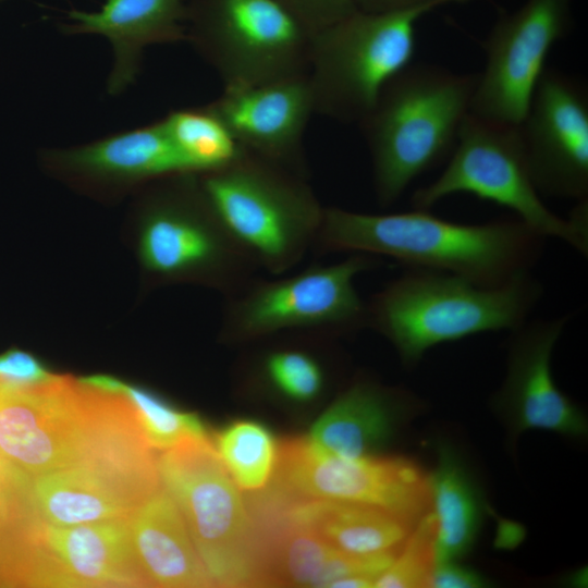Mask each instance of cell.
Returning a JSON list of instances; mask_svg holds the SVG:
<instances>
[{
	"label": "cell",
	"mask_w": 588,
	"mask_h": 588,
	"mask_svg": "<svg viewBox=\"0 0 588 588\" xmlns=\"http://www.w3.org/2000/svg\"><path fill=\"white\" fill-rule=\"evenodd\" d=\"M0 471H9V470H7V469H3V468H0Z\"/></svg>",
	"instance_id": "74e56055"
},
{
	"label": "cell",
	"mask_w": 588,
	"mask_h": 588,
	"mask_svg": "<svg viewBox=\"0 0 588 588\" xmlns=\"http://www.w3.org/2000/svg\"><path fill=\"white\" fill-rule=\"evenodd\" d=\"M196 173H176L154 195L142 224L144 265L169 278L198 277L228 295L258 267L229 233Z\"/></svg>",
	"instance_id": "8fae6325"
},
{
	"label": "cell",
	"mask_w": 588,
	"mask_h": 588,
	"mask_svg": "<svg viewBox=\"0 0 588 588\" xmlns=\"http://www.w3.org/2000/svg\"><path fill=\"white\" fill-rule=\"evenodd\" d=\"M457 193L509 208L544 238L561 240L583 256L588 254V199L577 201L567 218L547 207L531 180L519 125L468 112L444 170L413 193L412 207L430 210Z\"/></svg>",
	"instance_id": "52a82bcc"
},
{
	"label": "cell",
	"mask_w": 588,
	"mask_h": 588,
	"mask_svg": "<svg viewBox=\"0 0 588 588\" xmlns=\"http://www.w3.org/2000/svg\"><path fill=\"white\" fill-rule=\"evenodd\" d=\"M546 240L518 218L461 223L425 209L375 215L324 207L314 247L389 257L408 268L500 286L531 272Z\"/></svg>",
	"instance_id": "7a4b0ae2"
},
{
	"label": "cell",
	"mask_w": 588,
	"mask_h": 588,
	"mask_svg": "<svg viewBox=\"0 0 588 588\" xmlns=\"http://www.w3.org/2000/svg\"><path fill=\"white\" fill-rule=\"evenodd\" d=\"M245 499L257 536L259 587H331L350 576L377 580L396 556L335 549L287 514L283 493L271 483Z\"/></svg>",
	"instance_id": "9a60e30c"
},
{
	"label": "cell",
	"mask_w": 588,
	"mask_h": 588,
	"mask_svg": "<svg viewBox=\"0 0 588 588\" xmlns=\"http://www.w3.org/2000/svg\"><path fill=\"white\" fill-rule=\"evenodd\" d=\"M207 106L243 149L307 176L303 138L315 113L308 74L224 87Z\"/></svg>",
	"instance_id": "d6986e66"
},
{
	"label": "cell",
	"mask_w": 588,
	"mask_h": 588,
	"mask_svg": "<svg viewBox=\"0 0 588 588\" xmlns=\"http://www.w3.org/2000/svg\"><path fill=\"white\" fill-rule=\"evenodd\" d=\"M259 369L269 389L295 403L315 401L323 393L328 381L320 359L311 352L295 346L275 347L266 352Z\"/></svg>",
	"instance_id": "f1b7e54d"
},
{
	"label": "cell",
	"mask_w": 588,
	"mask_h": 588,
	"mask_svg": "<svg viewBox=\"0 0 588 588\" xmlns=\"http://www.w3.org/2000/svg\"><path fill=\"white\" fill-rule=\"evenodd\" d=\"M571 25V0H526L517 10L503 14L485 40V70L478 74L469 112L488 121L519 125L550 50Z\"/></svg>",
	"instance_id": "4fadbf2b"
},
{
	"label": "cell",
	"mask_w": 588,
	"mask_h": 588,
	"mask_svg": "<svg viewBox=\"0 0 588 588\" xmlns=\"http://www.w3.org/2000/svg\"><path fill=\"white\" fill-rule=\"evenodd\" d=\"M0 468L7 469V470L10 471V469L7 467V465L4 464L3 460L1 458V456H0Z\"/></svg>",
	"instance_id": "8d00e7d4"
},
{
	"label": "cell",
	"mask_w": 588,
	"mask_h": 588,
	"mask_svg": "<svg viewBox=\"0 0 588 588\" xmlns=\"http://www.w3.org/2000/svg\"><path fill=\"white\" fill-rule=\"evenodd\" d=\"M539 194L588 199V96L575 78L546 69L519 124Z\"/></svg>",
	"instance_id": "5bb4252c"
},
{
	"label": "cell",
	"mask_w": 588,
	"mask_h": 588,
	"mask_svg": "<svg viewBox=\"0 0 588 588\" xmlns=\"http://www.w3.org/2000/svg\"><path fill=\"white\" fill-rule=\"evenodd\" d=\"M375 256L352 253L331 265H311L277 279L252 278L229 294L223 334L254 341L283 332L347 333L367 326V304L355 286Z\"/></svg>",
	"instance_id": "30bf717a"
},
{
	"label": "cell",
	"mask_w": 588,
	"mask_h": 588,
	"mask_svg": "<svg viewBox=\"0 0 588 588\" xmlns=\"http://www.w3.org/2000/svg\"><path fill=\"white\" fill-rule=\"evenodd\" d=\"M189 0H106L98 11L71 10L61 26L68 35L103 36L113 52L107 93L119 96L137 78L150 45L186 40Z\"/></svg>",
	"instance_id": "ffe728a7"
},
{
	"label": "cell",
	"mask_w": 588,
	"mask_h": 588,
	"mask_svg": "<svg viewBox=\"0 0 588 588\" xmlns=\"http://www.w3.org/2000/svg\"><path fill=\"white\" fill-rule=\"evenodd\" d=\"M436 564V525L429 512L415 525L391 565L377 578L375 587H431Z\"/></svg>",
	"instance_id": "f546056e"
},
{
	"label": "cell",
	"mask_w": 588,
	"mask_h": 588,
	"mask_svg": "<svg viewBox=\"0 0 588 588\" xmlns=\"http://www.w3.org/2000/svg\"><path fill=\"white\" fill-rule=\"evenodd\" d=\"M524 528L522 525L500 519L497 527L494 544L498 549H514L524 539Z\"/></svg>",
	"instance_id": "d590c367"
},
{
	"label": "cell",
	"mask_w": 588,
	"mask_h": 588,
	"mask_svg": "<svg viewBox=\"0 0 588 588\" xmlns=\"http://www.w3.org/2000/svg\"><path fill=\"white\" fill-rule=\"evenodd\" d=\"M132 542L151 587H216L168 491L160 486L128 516Z\"/></svg>",
	"instance_id": "7402d4cb"
},
{
	"label": "cell",
	"mask_w": 588,
	"mask_h": 588,
	"mask_svg": "<svg viewBox=\"0 0 588 588\" xmlns=\"http://www.w3.org/2000/svg\"><path fill=\"white\" fill-rule=\"evenodd\" d=\"M486 585L487 581L477 572L454 561L438 562L431 579V587L437 588H478Z\"/></svg>",
	"instance_id": "836d02e7"
},
{
	"label": "cell",
	"mask_w": 588,
	"mask_h": 588,
	"mask_svg": "<svg viewBox=\"0 0 588 588\" xmlns=\"http://www.w3.org/2000/svg\"><path fill=\"white\" fill-rule=\"evenodd\" d=\"M271 482L295 497L370 505L413 524L431 509L430 478L417 464L402 457H341L302 437L279 444Z\"/></svg>",
	"instance_id": "7c38bea8"
},
{
	"label": "cell",
	"mask_w": 588,
	"mask_h": 588,
	"mask_svg": "<svg viewBox=\"0 0 588 588\" xmlns=\"http://www.w3.org/2000/svg\"><path fill=\"white\" fill-rule=\"evenodd\" d=\"M477 81L478 74L409 63L384 85L358 123L381 207L394 204L417 176L451 156Z\"/></svg>",
	"instance_id": "277c9868"
},
{
	"label": "cell",
	"mask_w": 588,
	"mask_h": 588,
	"mask_svg": "<svg viewBox=\"0 0 588 588\" xmlns=\"http://www.w3.org/2000/svg\"><path fill=\"white\" fill-rule=\"evenodd\" d=\"M36 587H151L127 517L61 526L33 515Z\"/></svg>",
	"instance_id": "e0dca14e"
},
{
	"label": "cell",
	"mask_w": 588,
	"mask_h": 588,
	"mask_svg": "<svg viewBox=\"0 0 588 588\" xmlns=\"http://www.w3.org/2000/svg\"><path fill=\"white\" fill-rule=\"evenodd\" d=\"M542 294L531 272L500 286H482L449 272L408 268L366 303L367 326L412 365L438 344L515 330L528 320Z\"/></svg>",
	"instance_id": "3957f363"
},
{
	"label": "cell",
	"mask_w": 588,
	"mask_h": 588,
	"mask_svg": "<svg viewBox=\"0 0 588 588\" xmlns=\"http://www.w3.org/2000/svg\"><path fill=\"white\" fill-rule=\"evenodd\" d=\"M0 1H2V0H0Z\"/></svg>",
	"instance_id": "f35d334b"
},
{
	"label": "cell",
	"mask_w": 588,
	"mask_h": 588,
	"mask_svg": "<svg viewBox=\"0 0 588 588\" xmlns=\"http://www.w3.org/2000/svg\"><path fill=\"white\" fill-rule=\"evenodd\" d=\"M429 478L437 563L455 561L476 539L481 516L480 499L462 464L445 450L440 453L436 471Z\"/></svg>",
	"instance_id": "d4e9b609"
},
{
	"label": "cell",
	"mask_w": 588,
	"mask_h": 588,
	"mask_svg": "<svg viewBox=\"0 0 588 588\" xmlns=\"http://www.w3.org/2000/svg\"><path fill=\"white\" fill-rule=\"evenodd\" d=\"M568 320L569 315L527 320L512 331L506 376L494 402L515 434L527 429L572 437L586 432L583 412L551 371L552 351Z\"/></svg>",
	"instance_id": "ac0fdd59"
},
{
	"label": "cell",
	"mask_w": 588,
	"mask_h": 588,
	"mask_svg": "<svg viewBox=\"0 0 588 588\" xmlns=\"http://www.w3.org/2000/svg\"><path fill=\"white\" fill-rule=\"evenodd\" d=\"M213 446L240 490L256 492L272 480L279 456V444L261 422L238 419L219 430Z\"/></svg>",
	"instance_id": "484cf974"
},
{
	"label": "cell",
	"mask_w": 588,
	"mask_h": 588,
	"mask_svg": "<svg viewBox=\"0 0 588 588\" xmlns=\"http://www.w3.org/2000/svg\"><path fill=\"white\" fill-rule=\"evenodd\" d=\"M310 33L350 15L358 8L355 0H277Z\"/></svg>",
	"instance_id": "4dcf8cb0"
},
{
	"label": "cell",
	"mask_w": 588,
	"mask_h": 588,
	"mask_svg": "<svg viewBox=\"0 0 588 588\" xmlns=\"http://www.w3.org/2000/svg\"><path fill=\"white\" fill-rule=\"evenodd\" d=\"M199 175L220 220L258 269L282 275L314 247L324 207L307 176L245 149Z\"/></svg>",
	"instance_id": "5b68a950"
},
{
	"label": "cell",
	"mask_w": 588,
	"mask_h": 588,
	"mask_svg": "<svg viewBox=\"0 0 588 588\" xmlns=\"http://www.w3.org/2000/svg\"><path fill=\"white\" fill-rule=\"evenodd\" d=\"M81 380L103 391L123 395L135 409L140 428L154 450L163 452L187 438L208 436L197 414L181 412L143 388L103 375Z\"/></svg>",
	"instance_id": "83f0119b"
},
{
	"label": "cell",
	"mask_w": 588,
	"mask_h": 588,
	"mask_svg": "<svg viewBox=\"0 0 588 588\" xmlns=\"http://www.w3.org/2000/svg\"><path fill=\"white\" fill-rule=\"evenodd\" d=\"M161 122L192 173L219 168L243 150L208 106L174 110Z\"/></svg>",
	"instance_id": "4316f807"
},
{
	"label": "cell",
	"mask_w": 588,
	"mask_h": 588,
	"mask_svg": "<svg viewBox=\"0 0 588 588\" xmlns=\"http://www.w3.org/2000/svg\"><path fill=\"white\" fill-rule=\"evenodd\" d=\"M156 460L88 463L27 479V505L61 526L127 517L161 486Z\"/></svg>",
	"instance_id": "2e32d148"
},
{
	"label": "cell",
	"mask_w": 588,
	"mask_h": 588,
	"mask_svg": "<svg viewBox=\"0 0 588 588\" xmlns=\"http://www.w3.org/2000/svg\"><path fill=\"white\" fill-rule=\"evenodd\" d=\"M436 1H442L450 4L454 2L462 3L469 0H355V3L357 8L363 11L383 12L414 8Z\"/></svg>",
	"instance_id": "e575fe53"
},
{
	"label": "cell",
	"mask_w": 588,
	"mask_h": 588,
	"mask_svg": "<svg viewBox=\"0 0 588 588\" xmlns=\"http://www.w3.org/2000/svg\"><path fill=\"white\" fill-rule=\"evenodd\" d=\"M404 396L360 380L347 388L314 422L308 440L332 455H373L392 434L394 416Z\"/></svg>",
	"instance_id": "cb8c5ba5"
},
{
	"label": "cell",
	"mask_w": 588,
	"mask_h": 588,
	"mask_svg": "<svg viewBox=\"0 0 588 588\" xmlns=\"http://www.w3.org/2000/svg\"><path fill=\"white\" fill-rule=\"evenodd\" d=\"M0 456L30 479L96 462L155 458L132 404L70 376L34 385L0 381Z\"/></svg>",
	"instance_id": "6da1fadb"
},
{
	"label": "cell",
	"mask_w": 588,
	"mask_h": 588,
	"mask_svg": "<svg viewBox=\"0 0 588 588\" xmlns=\"http://www.w3.org/2000/svg\"><path fill=\"white\" fill-rule=\"evenodd\" d=\"M156 463L215 585L259 587L254 522L211 438H187L160 452Z\"/></svg>",
	"instance_id": "ba28073f"
},
{
	"label": "cell",
	"mask_w": 588,
	"mask_h": 588,
	"mask_svg": "<svg viewBox=\"0 0 588 588\" xmlns=\"http://www.w3.org/2000/svg\"><path fill=\"white\" fill-rule=\"evenodd\" d=\"M279 489L284 495L287 514L294 520L352 555L397 554L418 523L413 524L370 505L299 498Z\"/></svg>",
	"instance_id": "603a6c76"
},
{
	"label": "cell",
	"mask_w": 588,
	"mask_h": 588,
	"mask_svg": "<svg viewBox=\"0 0 588 588\" xmlns=\"http://www.w3.org/2000/svg\"><path fill=\"white\" fill-rule=\"evenodd\" d=\"M53 169L89 183L132 184L176 173H192L160 121L81 146L50 149Z\"/></svg>",
	"instance_id": "44dd1931"
},
{
	"label": "cell",
	"mask_w": 588,
	"mask_h": 588,
	"mask_svg": "<svg viewBox=\"0 0 588 588\" xmlns=\"http://www.w3.org/2000/svg\"><path fill=\"white\" fill-rule=\"evenodd\" d=\"M57 375L32 354L10 350L0 355V381L14 385H34L52 380Z\"/></svg>",
	"instance_id": "d6a6232c"
},
{
	"label": "cell",
	"mask_w": 588,
	"mask_h": 588,
	"mask_svg": "<svg viewBox=\"0 0 588 588\" xmlns=\"http://www.w3.org/2000/svg\"><path fill=\"white\" fill-rule=\"evenodd\" d=\"M442 1L370 12L357 9L311 36L308 83L315 113L359 123L384 85L412 63L416 26Z\"/></svg>",
	"instance_id": "8992f818"
},
{
	"label": "cell",
	"mask_w": 588,
	"mask_h": 588,
	"mask_svg": "<svg viewBox=\"0 0 588 588\" xmlns=\"http://www.w3.org/2000/svg\"><path fill=\"white\" fill-rule=\"evenodd\" d=\"M24 487L12 473L0 471V548L29 513Z\"/></svg>",
	"instance_id": "1f68e13d"
},
{
	"label": "cell",
	"mask_w": 588,
	"mask_h": 588,
	"mask_svg": "<svg viewBox=\"0 0 588 588\" xmlns=\"http://www.w3.org/2000/svg\"><path fill=\"white\" fill-rule=\"evenodd\" d=\"M310 33L277 0H189L186 40L224 87L308 74Z\"/></svg>",
	"instance_id": "9c48e42d"
}]
</instances>
